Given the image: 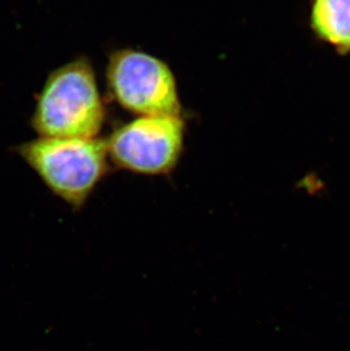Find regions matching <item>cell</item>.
<instances>
[{"label": "cell", "instance_id": "1", "mask_svg": "<svg viewBox=\"0 0 350 351\" xmlns=\"http://www.w3.org/2000/svg\"><path fill=\"white\" fill-rule=\"evenodd\" d=\"M106 119L96 74L79 57L48 75L36 95L30 125L43 138H97Z\"/></svg>", "mask_w": 350, "mask_h": 351}, {"label": "cell", "instance_id": "2", "mask_svg": "<svg viewBox=\"0 0 350 351\" xmlns=\"http://www.w3.org/2000/svg\"><path fill=\"white\" fill-rule=\"evenodd\" d=\"M47 189L74 212L86 206L108 173L105 140L43 138L14 147Z\"/></svg>", "mask_w": 350, "mask_h": 351}, {"label": "cell", "instance_id": "3", "mask_svg": "<svg viewBox=\"0 0 350 351\" xmlns=\"http://www.w3.org/2000/svg\"><path fill=\"white\" fill-rule=\"evenodd\" d=\"M106 79L113 98L140 117H181L176 80L167 64L135 49L109 58Z\"/></svg>", "mask_w": 350, "mask_h": 351}, {"label": "cell", "instance_id": "4", "mask_svg": "<svg viewBox=\"0 0 350 351\" xmlns=\"http://www.w3.org/2000/svg\"><path fill=\"white\" fill-rule=\"evenodd\" d=\"M119 169L142 176H165L178 165L185 145L181 117H140L105 140Z\"/></svg>", "mask_w": 350, "mask_h": 351}, {"label": "cell", "instance_id": "5", "mask_svg": "<svg viewBox=\"0 0 350 351\" xmlns=\"http://www.w3.org/2000/svg\"><path fill=\"white\" fill-rule=\"evenodd\" d=\"M312 23L323 39L350 49V0H315Z\"/></svg>", "mask_w": 350, "mask_h": 351}]
</instances>
